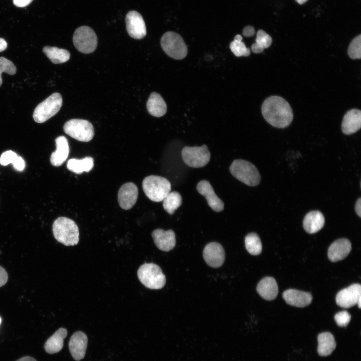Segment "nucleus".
Segmentation results:
<instances>
[{"mask_svg":"<svg viewBox=\"0 0 361 361\" xmlns=\"http://www.w3.org/2000/svg\"><path fill=\"white\" fill-rule=\"evenodd\" d=\"M262 113L268 123L277 128L289 126L293 118L289 104L278 96H270L265 100L262 105Z\"/></svg>","mask_w":361,"mask_h":361,"instance_id":"obj_1","label":"nucleus"},{"mask_svg":"<svg viewBox=\"0 0 361 361\" xmlns=\"http://www.w3.org/2000/svg\"><path fill=\"white\" fill-rule=\"evenodd\" d=\"M55 239L67 246L77 245L79 241V228L72 220L60 217L55 220L52 226Z\"/></svg>","mask_w":361,"mask_h":361,"instance_id":"obj_2","label":"nucleus"},{"mask_svg":"<svg viewBox=\"0 0 361 361\" xmlns=\"http://www.w3.org/2000/svg\"><path fill=\"white\" fill-rule=\"evenodd\" d=\"M142 189L145 196L155 202L162 201L171 190V184L162 176L151 175L145 177L142 182Z\"/></svg>","mask_w":361,"mask_h":361,"instance_id":"obj_3","label":"nucleus"},{"mask_svg":"<svg viewBox=\"0 0 361 361\" xmlns=\"http://www.w3.org/2000/svg\"><path fill=\"white\" fill-rule=\"evenodd\" d=\"M231 174L237 179L249 186L259 185L261 176L257 167L245 160H234L230 166Z\"/></svg>","mask_w":361,"mask_h":361,"instance_id":"obj_4","label":"nucleus"},{"mask_svg":"<svg viewBox=\"0 0 361 361\" xmlns=\"http://www.w3.org/2000/svg\"><path fill=\"white\" fill-rule=\"evenodd\" d=\"M137 276L140 282L146 287L151 289H159L165 284V276L157 265L144 263L137 271Z\"/></svg>","mask_w":361,"mask_h":361,"instance_id":"obj_5","label":"nucleus"},{"mask_svg":"<svg viewBox=\"0 0 361 361\" xmlns=\"http://www.w3.org/2000/svg\"><path fill=\"white\" fill-rule=\"evenodd\" d=\"M160 44L164 52L174 59H183L188 53V48L183 39L174 32L164 33L161 38Z\"/></svg>","mask_w":361,"mask_h":361,"instance_id":"obj_6","label":"nucleus"},{"mask_svg":"<svg viewBox=\"0 0 361 361\" xmlns=\"http://www.w3.org/2000/svg\"><path fill=\"white\" fill-rule=\"evenodd\" d=\"M62 102L60 93L52 94L36 107L33 115L34 120L40 123L46 121L58 112Z\"/></svg>","mask_w":361,"mask_h":361,"instance_id":"obj_7","label":"nucleus"},{"mask_svg":"<svg viewBox=\"0 0 361 361\" xmlns=\"http://www.w3.org/2000/svg\"><path fill=\"white\" fill-rule=\"evenodd\" d=\"M63 129L66 134L80 141H90L94 135L92 123L82 119L68 120L64 124Z\"/></svg>","mask_w":361,"mask_h":361,"instance_id":"obj_8","label":"nucleus"},{"mask_svg":"<svg viewBox=\"0 0 361 361\" xmlns=\"http://www.w3.org/2000/svg\"><path fill=\"white\" fill-rule=\"evenodd\" d=\"M75 48L80 52L90 54L93 52L97 45V37L93 30L84 26L77 28L73 37Z\"/></svg>","mask_w":361,"mask_h":361,"instance_id":"obj_9","label":"nucleus"},{"mask_svg":"<svg viewBox=\"0 0 361 361\" xmlns=\"http://www.w3.org/2000/svg\"><path fill=\"white\" fill-rule=\"evenodd\" d=\"M184 162L188 166L199 168L205 166L210 161L211 154L207 146H186L182 151Z\"/></svg>","mask_w":361,"mask_h":361,"instance_id":"obj_10","label":"nucleus"},{"mask_svg":"<svg viewBox=\"0 0 361 361\" xmlns=\"http://www.w3.org/2000/svg\"><path fill=\"white\" fill-rule=\"evenodd\" d=\"M126 30L129 35L135 39H141L146 35V29L142 16L135 11H129L125 17Z\"/></svg>","mask_w":361,"mask_h":361,"instance_id":"obj_11","label":"nucleus"},{"mask_svg":"<svg viewBox=\"0 0 361 361\" xmlns=\"http://www.w3.org/2000/svg\"><path fill=\"white\" fill-rule=\"evenodd\" d=\"M361 298L360 284H353L339 291L336 296V303L340 307L345 308L351 307L357 303Z\"/></svg>","mask_w":361,"mask_h":361,"instance_id":"obj_12","label":"nucleus"},{"mask_svg":"<svg viewBox=\"0 0 361 361\" xmlns=\"http://www.w3.org/2000/svg\"><path fill=\"white\" fill-rule=\"evenodd\" d=\"M203 257L206 263L213 268L221 267L224 263L225 254L222 246L217 242L208 244L203 250Z\"/></svg>","mask_w":361,"mask_h":361,"instance_id":"obj_13","label":"nucleus"},{"mask_svg":"<svg viewBox=\"0 0 361 361\" xmlns=\"http://www.w3.org/2000/svg\"><path fill=\"white\" fill-rule=\"evenodd\" d=\"M138 195L137 187L134 183L123 184L118 192V202L120 207L125 210L130 209L135 204Z\"/></svg>","mask_w":361,"mask_h":361,"instance_id":"obj_14","label":"nucleus"},{"mask_svg":"<svg viewBox=\"0 0 361 361\" xmlns=\"http://www.w3.org/2000/svg\"><path fill=\"white\" fill-rule=\"evenodd\" d=\"M198 192L205 197L209 206L215 212L223 210L224 204L215 194L210 183L206 180H202L197 186Z\"/></svg>","mask_w":361,"mask_h":361,"instance_id":"obj_15","label":"nucleus"},{"mask_svg":"<svg viewBox=\"0 0 361 361\" xmlns=\"http://www.w3.org/2000/svg\"><path fill=\"white\" fill-rule=\"evenodd\" d=\"M87 342V336L82 331H76L71 336L69 342V348L75 360L78 361L84 358Z\"/></svg>","mask_w":361,"mask_h":361,"instance_id":"obj_16","label":"nucleus"},{"mask_svg":"<svg viewBox=\"0 0 361 361\" xmlns=\"http://www.w3.org/2000/svg\"><path fill=\"white\" fill-rule=\"evenodd\" d=\"M151 235L155 246L162 251H169L175 245V236L172 230L164 231L156 229L152 232Z\"/></svg>","mask_w":361,"mask_h":361,"instance_id":"obj_17","label":"nucleus"},{"mask_svg":"<svg viewBox=\"0 0 361 361\" xmlns=\"http://www.w3.org/2000/svg\"><path fill=\"white\" fill-rule=\"evenodd\" d=\"M282 296L288 304L298 307L308 306L312 300V296L310 293L294 289L285 291Z\"/></svg>","mask_w":361,"mask_h":361,"instance_id":"obj_18","label":"nucleus"},{"mask_svg":"<svg viewBox=\"0 0 361 361\" xmlns=\"http://www.w3.org/2000/svg\"><path fill=\"white\" fill-rule=\"evenodd\" d=\"M351 249L350 242L347 239H339L331 244L328 249V257L331 262H337L345 258Z\"/></svg>","mask_w":361,"mask_h":361,"instance_id":"obj_19","label":"nucleus"},{"mask_svg":"<svg viewBox=\"0 0 361 361\" xmlns=\"http://www.w3.org/2000/svg\"><path fill=\"white\" fill-rule=\"evenodd\" d=\"M361 127V111L359 109H352L344 115L341 130L346 135H350L357 131Z\"/></svg>","mask_w":361,"mask_h":361,"instance_id":"obj_20","label":"nucleus"},{"mask_svg":"<svg viewBox=\"0 0 361 361\" xmlns=\"http://www.w3.org/2000/svg\"><path fill=\"white\" fill-rule=\"evenodd\" d=\"M56 150L50 157L52 165L59 166L67 159L69 154V146L67 139L64 136H59L55 139Z\"/></svg>","mask_w":361,"mask_h":361,"instance_id":"obj_21","label":"nucleus"},{"mask_svg":"<svg viewBox=\"0 0 361 361\" xmlns=\"http://www.w3.org/2000/svg\"><path fill=\"white\" fill-rule=\"evenodd\" d=\"M324 223V217L322 213L319 211H312L304 217L303 227L306 232L313 234L321 230Z\"/></svg>","mask_w":361,"mask_h":361,"instance_id":"obj_22","label":"nucleus"},{"mask_svg":"<svg viewBox=\"0 0 361 361\" xmlns=\"http://www.w3.org/2000/svg\"><path fill=\"white\" fill-rule=\"evenodd\" d=\"M259 295L267 300L274 299L278 292V287L275 279L271 277L263 278L257 286Z\"/></svg>","mask_w":361,"mask_h":361,"instance_id":"obj_23","label":"nucleus"},{"mask_svg":"<svg viewBox=\"0 0 361 361\" xmlns=\"http://www.w3.org/2000/svg\"><path fill=\"white\" fill-rule=\"evenodd\" d=\"M146 108L148 113L156 117L164 115L167 111L165 102L160 94L152 92L147 100Z\"/></svg>","mask_w":361,"mask_h":361,"instance_id":"obj_24","label":"nucleus"},{"mask_svg":"<svg viewBox=\"0 0 361 361\" xmlns=\"http://www.w3.org/2000/svg\"><path fill=\"white\" fill-rule=\"evenodd\" d=\"M67 335V330L60 328L50 337L44 344L45 351L50 354L60 351L63 347L64 339Z\"/></svg>","mask_w":361,"mask_h":361,"instance_id":"obj_25","label":"nucleus"},{"mask_svg":"<svg viewBox=\"0 0 361 361\" xmlns=\"http://www.w3.org/2000/svg\"><path fill=\"white\" fill-rule=\"evenodd\" d=\"M317 351L319 355L326 356L330 355L336 347V342L333 335L329 332H324L317 336Z\"/></svg>","mask_w":361,"mask_h":361,"instance_id":"obj_26","label":"nucleus"},{"mask_svg":"<svg viewBox=\"0 0 361 361\" xmlns=\"http://www.w3.org/2000/svg\"><path fill=\"white\" fill-rule=\"evenodd\" d=\"M93 166L94 160L90 156L82 159H70L67 164V167L69 170L77 174H81L84 171L89 172Z\"/></svg>","mask_w":361,"mask_h":361,"instance_id":"obj_27","label":"nucleus"},{"mask_svg":"<svg viewBox=\"0 0 361 361\" xmlns=\"http://www.w3.org/2000/svg\"><path fill=\"white\" fill-rule=\"evenodd\" d=\"M44 53L54 64H61L68 61L70 58L68 51L56 47L45 46L43 49Z\"/></svg>","mask_w":361,"mask_h":361,"instance_id":"obj_28","label":"nucleus"},{"mask_svg":"<svg viewBox=\"0 0 361 361\" xmlns=\"http://www.w3.org/2000/svg\"><path fill=\"white\" fill-rule=\"evenodd\" d=\"M162 201V206L164 210L169 214L172 215L181 206L182 198L178 192L173 191L169 192Z\"/></svg>","mask_w":361,"mask_h":361,"instance_id":"obj_29","label":"nucleus"},{"mask_svg":"<svg viewBox=\"0 0 361 361\" xmlns=\"http://www.w3.org/2000/svg\"><path fill=\"white\" fill-rule=\"evenodd\" d=\"M272 40L271 37L262 30L257 33L256 42L251 46V50L254 53H261L264 49L270 46Z\"/></svg>","mask_w":361,"mask_h":361,"instance_id":"obj_30","label":"nucleus"},{"mask_svg":"<svg viewBox=\"0 0 361 361\" xmlns=\"http://www.w3.org/2000/svg\"><path fill=\"white\" fill-rule=\"evenodd\" d=\"M245 247L251 255H257L262 252V246L259 236L255 233L248 234L245 238Z\"/></svg>","mask_w":361,"mask_h":361,"instance_id":"obj_31","label":"nucleus"},{"mask_svg":"<svg viewBox=\"0 0 361 361\" xmlns=\"http://www.w3.org/2000/svg\"><path fill=\"white\" fill-rule=\"evenodd\" d=\"M242 37L240 35H237L234 41L230 44V48L233 53L237 57L248 56L250 54V50L247 48L245 44L242 41Z\"/></svg>","mask_w":361,"mask_h":361,"instance_id":"obj_32","label":"nucleus"},{"mask_svg":"<svg viewBox=\"0 0 361 361\" xmlns=\"http://www.w3.org/2000/svg\"><path fill=\"white\" fill-rule=\"evenodd\" d=\"M347 52L348 56L351 59H360L361 35L356 36L352 40L349 45Z\"/></svg>","mask_w":361,"mask_h":361,"instance_id":"obj_33","label":"nucleus"},{"mask_svg":"<svg viewBox=\"0 0 361 361\" xmlns=\"http://www.w3.org/2000/svg\"><path fill=\"white\" fill-rule=\"evenodd\" d=\"M17 69L13 63L10 60L3 57H0V86L3 83L2 73L5 72L9 75L16 74Z\"/></svg>","mask_w":361,"mask_h":361,"instance_id":"obj_34","label":"nucleus"},{"mask_svg":"<svg viewBox=\"0 0 361 361\" xmlns=\"http://www.w3.org/2000/svg\"><path fill=\"white\" fill-rule=\"evenodd\" d=\"M351 316L346 311H342L334 315V320L339 326L344 327L349 322Z\"/></svg>","mask_w":361,"mask_h":361,"instance_id":"obj_35","label":"nucleus"},{"mask_svg":"<svg viewBox=\"0 0 361 361\" xmlns=\"http://www.w3.org/2000/svg\"><path fill=\"white\" fill-rule=\"evenodd\" d=\"M18 155L12 150H8L3 152L0 157V164L2 165H7L10 163H13Z\"/></svg>","mask_w":361,"mask_h":361,"instance_id":"obj_36","label":"nucleus"},{"mask_svg":"<svg viewBox=\"0 0 361 361\" xmlns=\"http://www.w3.org/2000/svg\"><path fill=\"white\" fill-rule=\"evenodd\" d=\"M14 168L19 171H23L25 167V162L23 158L20 156H18L14 163H13Z\"/></svg>","mask_w":361,"mask_h":361,"instance_id":"obj_37","label":"nucleus"},{"mask_svg":"<svg viewBox=\"0 0 361 361\" xmlns=\"http://www.w3.org/2000/svg\"><path fill=\"white\" fill-rule=\"evenodd\" d=\"M8 280V275L6 270L0 266V287L5 285Z\"/></svg>","mask_w":361,"mask_h":361,"instance_id":"obj_38","label":"nucleus"},{"mask_svg":"<svg viewBox=\"0 0 361 361\" xmlns=\"http://www.w3.org/2000/svg\"><path fill=\"white\" fill-rule=\"evenodd\" d=\"M255 29L251 26H246L243 30V35L246 37H250L255 34Z\"/></svg>","mask_w":361,"mask_h":361,"instance_id":"obj_39","label":"nucleus"},{"mask_svg":"<svg viewBox=\"0 0 361 361\" xmlns=\"http://www.w3.org/2000/svg\"><path fill=\"white\" fill-rule=\"evenodd\" d=\"M33 0H13V3L17 7L23 8L30 5Z\"/></svg>","mask_w":361,"mask_h":361,"instance_id":"obj_40","label":"nucleus"},{"mask_svg":"<svg viewBox=\"0 0 361 361\" xmlns=\"http://www.w3.org/2000/svg\"><path fill=\"white\" fill-rule=\"evenodd\" d=\"M355 211L356 214L361 217V198H359L356 201L355 204Z\"/></svg>","mask_w":361,"mask_h":361,"instance_id":"obj_41","label":"nucleus"},{"mask_svg":"<svg viewBox=\"0 0 361 361\" xmlns=\"http://www.w3.org/2000/svg\"><path fill=\"white\" fill-rule=\"evenodd\" d=\"M8 46V44L6 40L2 38H0V52L5 51Z\"/></svg>","mask_w":361,"mask_h":361,"instance_id":"obj_42","label":"nucleus"},{"mask_svg":"<svg viewBox=\"0 0 361 361\" xmlns=\"http://www.w3.org/2000/svg\"><path fill=\"white\" fill-rule=\"evenodd\" d=\"M17 361H37L34 358L29 356H26L22 357V358L18 359Z\"/></svg>","mask_w":361,"mask_h":361,"instance_id":"obj_43","label":"nucleus"},{"mask_svg":"<svg viewBox=\"0 0 361 361\" xmlns=\"http://www.w3.org/2000/svg\"><path fill=\"white\" fill-rule=\"evenodd\" d=\"M299 4L302 5L305 3L307 0H295Z\"/></svg>","mask_w":361,"mask_h":361,"instance_id":"obj_44","label":"nucleus"},{"mask_svg":"<svg viewBox=\"0 0 361 361\" xmlns=\"http://www.w3.org/2000/svg\"><path fill=\"white\" fill-rule=\"evenodd\" d=\"M357 304H358V308H360V307H361V298H360L358 299Z\"/></svg>","mask_w":361,"mask_h":361,"instance_id":"obj_45","label":"nucleus"},{"mask_svg":"<svg viewBox=\"0 0 361 361\" xmlns=\"http://www.w3.org/2000/svg\"><path fill=\"white\" fill-rule=\"evenodd\" d=\"M1 322H2V319H1V317H0V324H1Z\"/></svg>","mask_w":361,"mask_h":361,"instance_id":"obj_46","label":"nucleus"}]
</instances>
